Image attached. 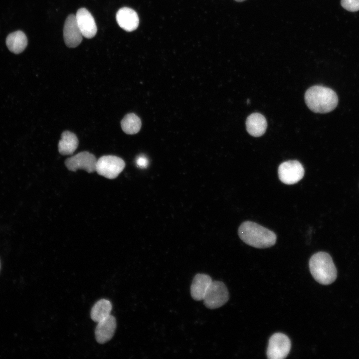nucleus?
I'll return each instance as SVG.
<instances>
[{
  "label": "nucleus",
  "instance_id": "nucleus-1",
  "mask_svg": "<svg viewBox=\"0 0 359 359\" xmlns=\"http://www.w3.org/2000/svg\"><path fill=\"white\" fill-rule=\"evenodd\" d=\"M238 233L244 242L257 248L272 246L276 241V235L272 231L252 221L243 222L238 228Z\"/></svg>",
  "mask_w": 359,
  "mask_h": 359
},
{
  "label": "nucleus",
  "instance_id": "nucleus-21",
  "mask_svg": "<svg viewBox=\"0 0 359 359\" xmlns=\"http://www.w3.org/2000/svg\"><path fill=\"white\" fill-rule=\"evenodd\" d=\"M235 0L236 1H238V2H242L245 0Z\"/></svg>",
  "mask_w": 359,
  "mask_h": 359
},
{
  "label": "nucleus",
  "instance_id": "nucleus-16",
  "mask_svg": "<svg viewBox=\"0 0 359 359\" xmlns=\"http://www.w3.org/2000/svg\"><path fill=\"white\" fill-rule=\"evenodd\" d=\"M78 139L73 133L68 131L63 132L58 143V151L62 155L72 154L78 146Z\"/></svg>",
  "mask_w": 359,
  "mask_h": 359
},
{
  "label": "nucleus",
  "instance_id": "nucleus-10",
  "mask_svg": "<svg viewBox=\"0 0 359 359\" xmlns=\"http://www.w3.org/2000/svg\"><path fill=\"white\" fill-rule=\"evenodd\" d=\"M76 19L82 35L87 38L93 37L97 28L94 18L85 8H79L76 14Z\"/></svg>",
  "mask_w": 359,
  "mask_h": 359
},
{
  "label": "nucleus",
  "instance_id": "nucleus-12",
  "mask_svg": "<svg viewBox=\"0 0 359 359\" xmlns=\"http://www.w3.org/2000/svg\"><path fill=\"white\" fill-rule=\"evenodd\" d=\"M116 17L119 25L127 31H133L139 25L138 15L137 12L131 8H121L117 11Z\"/></svg>",
  "mask_w": 359,
  "mask_h": 359
},
{
  "label": "nucleus",
  "instance_id": "nucleus-11",
  "mask_svg": "<svg viewBox=\"0 0 359 359\" xmlns=\"http://www.w3.org/2000/svg\"><path fill=\"white\" fill-rule=\"evenodd\" d=\"M116 328V319L111 315L98 322L95 331L97 342L104 344L109 341L113 337Z\"/></svg>",
  "mask_w": 359,
  "mask_h": 359
},
{
  "label": "nucleus",
  "instance_id": "nucleus-20",
  "mask_svg": "<svg viewBox=\"0 0 359 359\" xmlns=\"http://www.w3.org/2000/svg\"><path fill=\"white\" fill-rule=\"evenodd\" d=\"M136 164L140 168H146L149 164V160L146 156L140 155L136 158Z\"/></svg>",
  "mask_w": 359,
  "mask_h": 359
},
{
  "label": "nucleus",
  "instance_id": "nucleus-15",
  "mask_svg": "<svg viewBox=\"0 0 359 359\" xmlns=\"http://www.w3.org/2000/svg\"><path fill=\"white\" fill-rule=\"evenodd\" d=\"M5 42L9 51L15 54H19L27 46V39L23 32L17 30L9 34L6 37Z\"/></svg>",
  "mask_w": 359,
  "mask_h": 359
},
{
  "label": "nucleus",
  "instance_id": "nucleus-2",
  "mask_svg": "<svg viewBox=\"0 0 359 359\" xmlns=\"http://www.w3.org/2000/svg\"><path fill=\"white\" fill-rule=\"evenodd\" d=\"M307 106L313 112L317 113H329L337 107L338 97L332 89L321 85L309 88L305 94Z\"/></svg>",
  "mask_w": 359,
  "mask_h": 359
},
{
  "label": "nucleus",
  "instance_id": "nucleus-13",
  "mask_svg": "<svg viewBox=\"0 0 359 359\" xmlns=\"http://www.w3.org/2000/svg\"><path fill=\"white\" fill-rule=\"evenodd\" d=\"M212 282V280L208 275L203 273L195 275L190 286L192 298L196 301L203 300Z\"/></svg>",
  "mask_w": 359,
  "mask_h": 359
},
{
  "label": "nucleus",
  "instance_id": "nucleus-9",
  "mask_svg": "<svg viewBox=\"0 0 359 359\" xmlns=\"http://www.w3.org/2000/svg\"><path fill=\"white\" fill-rule=\"evenodd\" d=\"M82 36L75 15H69L65 20L63 28V37L66 45L71 48L77 46L81 42Z\"/></svg>",
  "mask_w": 359,
  "mask_h": 359
},
{
  "label": "nucleus",
  "instance_id": "nucleus-3",
  "mask_svg": "<svg viewBox=\"0 0 359 359\" xmlns=\"http://www.w3.org/2000/svg\"><path fill=\"white\" fill-rule=\"evenodd\" d=\"M310 272L318 283L329 285L334 282L337 276V271L331 256L327 252H318L309 260Z\"/></svg>",
  "mask_w": 359,
  "mask_h": 359
},
{
  "label": "nucleus",
  "instance_id": "nucleus-22",
  "mask_svg": "<svg viewBox=\"0 0 359 359\" xmlns=\"http://www.w3.org/2000/svg\"></svg>",
  "mask_w": 359,
  "mask_h": 359
},
{
  "label": "nucleus",
  "instance_id": "nucleus-8",
  "mask_svg": "<svg viewBox=\"0 0 359 359\" xmlns=\"http://www.w3.org/2000/svg\"><path fill=\"white\" fill-rule=\"evenodd\" d=\"M96 163L95 156L86 151L80 152L65 161L69 170L75 172L78 169H83L89 173L96 171Z\"/></svg>",
  "mask_w": 359,
  "mask_h": 359
},
{
  "label": "nucleus",
  "instance_id": "nucleus-4",
  "mask_svg": "<svg viewBox=\"0 0 359 359\" xmlns=\"http://www.w3.org/2000/svg\"><path fill=\"white\" fill-rule=\"evenodd\" d=\"M229 299L226 285L221 281H212L203 299L207 308L214 309L224 305Z\"/></svg>",
  "mask_w": 359,
  "mask_h": 359
},
{
  "label": "nucleus",
  "instance_id": "nucleus-6",
  "mask_svg": "<svg viewBox=\"0 0 359 359\" xmlns=\"http://www.w3.org/2000/svg\"><path fill=\"white\" fill-rule=\"evenodd\" d=\"M291 347V341L286 335L275 333L269 340L267 357L269 359H285L289 353Z\"/></svg>",
  "mask_w": 359,
  "mask_h": 359
},
{
  "label": "nucleus",
  "instance_id": "nucleus-7",
  "mask_svg": "<svg viewBox=\"0 0 359 359\" xmlns=\"http://www.w3.org/2000/svg\"><path fill=\"white\" fill-rule=\"evenodd\" d=\"M304 169L298 161L290 160L281 163L278 168L279 180L286 184H293L304 177Z\"/></svg>",
  "mask_w": 359,
  "mask_h": 359
},
{
  "label": "nucleus",
  "instance_id": "nucleus-14",
  "mask_svg": "<svg viewBox=\"0 0 359 359\" xmlns=\"http://www.w3.org/2000/svg\"><path fill=\"white\" fill-rule=\"evenodd\" d=\"M267 123L264 116L259 113L250 115L246 121V130L251 136L255 137L263 135L267 129Z\"/></svg>",
  "mask_w": 359,
  "mask_h": 359
},
{
  "label": "nucleus",
  "instance_id": "nucleus-17",
  "mask_svg": "<svg viewBox=\"0 0 359 359\" xmlns=\"http://www.w3.org/2000/svg\"><path fill=\"white\" fill-rule=\"evenodd\" d=\"M112 308L111 303L109 300L101 299L93 306L91 318L92 320L98 323L110 315Z\"/></svg>",
  "mask_w": 359,
  "mask_h": 359
},
{
  "label": "nucleus",
  "instance_id": "nucleus-19",
  "mask_svg": "<svg viewBox=\"0 0 359 359\" xmlns=\"http://www.w3.org/2000/svg\"><path fill=\"white\" fill-rule=\"evenodd\" d=\"M341 5L348 11H357L359 10V0H341Z\"/></svg>",
  "mask_w": 359,
  "mask_h": 359
},
{
  "label": "nucleus",
  "instance_id": "nucleus-5",
  "mask_svg": "<svg viewBox=\"0 0 359 359\" xmlns=\"http://www.w3.org/2000/svg\"><path fill=\"white\" fill-rule=\"evenodd\" d=\"M125 167V162L121 158L106 155L97 160L96 172L107 179H113L118 177Z\"/></svg>",
  "mask_w": 359,
  "mask_h": 359
},
{
  "label": "nucleus",
  "instance_id": "nucleus-18",
  "mask_svg": "<svg viewBox=\"0 0 359 359\" xmlns=\"http://www.w3.org/2000/svg\"><path fill=\"white\" fill-rule=\"evenodd\" d=\"M121 125L123 131L126 134L133 135L137 133L141 127V121L134 113L127 114L122 120Z\"/></svg>",
  "mask_w": 359,
  "mask_h": 359
}]
</instances>
